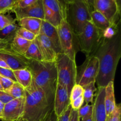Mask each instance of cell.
Returning <instances> with one entry per match:
<instances>
[{
  "label": "cell",
  "instance_id": "18",
  "mask_svg": "<svg viewBox=\"0 0 121 121\" xmlns=\"http://www.w3.org/2000/svg\"><path fill=\"white\" fill-rule=\"evenodd\" d=\"M42 20L36 18H24L17 21L20 27L38 35L40 34Z\"/></svg>",
  "mask_w": 121,
  "mask_h": 121
},
{
  "label": "cell",
  "instance_id": "50",
  "mask_svg": "<svg viewBox=\"0 0 121 121\" xmlns=\"http://www.w3.org/2000/svg\"></svg>",
  "mask_w": 121,
  "mask_h": 121
},
{
  "label": "cell",
  "instance_id": "15",
  "mask_svg": "<svg viewBox=\"0 0 121 121\" xmlns=\"http://www.w3.org/2000/svg\"><path fill=\"white\" fill-rule=\"evenodd\" d=\"M104 87H98L95 99L93 104V121H106V112L105 109L104 98H105Z\"/></svg>",
  "mask_w": 121,
  "mask_h": 121
},
{
  "label": "cell",
  "instance_id": "11",
  "mask_svg": "<svg viewBox=\"0 0 121 121\" xmlns=\"http://www.w3.org/2000/svg\"><path fill=\"white\" fill-rule=\"evenodd\" d=\"M70 105V93L66 87L57 84L53 102V110L57 117L61 115Z\"/></svg>",
  "mask_w": 121,
  "mask_h": 121
},
{
  "label": "cell",
  "instance_id": "31",
  "mask_svg": "<svg viewBox=\"0 0 121 121\" xmlns=\"http://www.w3.org/2000/svg\"><path fill=\"white\" fill-rule=\"evenodd\" d=\"M16 21V20L13 19V18L9 15H5L4 14H0V30Z\"/></svg>",
  "mask_w": 121,
  "mask_h": 121
},
{
  "label": "cell",
  "instance_id": "8",
  "mask_svg": "<svg viewBox=\"0 0 121 121\" xmlns=\"http://www.w3.org/2000/svg\"><path fill=\"white\" fill-rule=\"evenodd\" d=\"M57 30L61 53L73 61H76V52L74 44V34L65 19L61 20Z\"/></svg>",
  "mask_w": 121,
  "mask_h": 121
},
{
  "label": "cell",
  "instance_id": "16",
  "mask_svg": "<svg viewBox=\"0 0 121 121\" xmlns=\"http://www.w3.org/2000/svg\"><path fill=\"white\" fill-rule=\"evenodd\" d=\"M40 34H43L49 39L50 41L52 43L54 46L56 52L57 54L61 53L60 43H59V35H58L56 27H54L48 22L43 20Z\"/></svg>",
  "mask_w": 121,
  "mask_h": 121
},
{
  "label": "cell",
  "instance_id": "6",
  "mask_svg": "<svg viewBox=\"0 0 121 121\" xmlns=\"http://www.w3.org/2000/svg\"><path fill=\"white\" fill-rule=\"evenodd\" d=\"M76 37L79 48L86 56L93 55L103 38L102 32L96 28L92 21H89L82 32Z\"/></svg>",
  "mask_w": 121,
  "mask_h": 121
},
{
  "label": "cell",
  "instance_id": "13",
  "mask_svg": "<svg viewBox=\"0 0 121 121\" xmlns=\"http://www.w3.org/2000/svg\"><path fill=\"white\" fill-rule=\"evenodd\" d=\"M34 41L40 51L43 61H55L57 53L56 52L52 43L47 37L43 34H40L36 37Z\"/></svg>",
  "mask_w": 121,
  "mask_h": 121
},
{
  "label": "cell",
  "instance_id": "33",
  "mask_svg": "<svg viewBox=\"0 0 121 121\" xmlns=\"http://www.w3.org/2000/svg\"><path fill=\"white\" fill-rule=\"evenodd\" d=\"M14 82H15L13 81L10 79L0 76V85L2 87L4 91H5L6 90L9 89L13 85Z\"/></svg>",
  "mask_w": 121,
  "mask_h": 121
},
{
  "label": "cell",
  "instance_id": "27",
  "mask_svg": "<svg viewBox=\"0 0 121 121\" xmlns=\"http://www.w3.org/2000/svg\"><path fill=\"white\" fill-rule=\"evenodd\" d=\"M5 92L9 94L12 98H13V99L22 98L25 95L24 88L17 82H14L13 85Z\"/></svg>",
  "mask_w": 121,
  "mask_h": 121
},
{
  "label": "cell",
  "instance_id": "40",
  "mask_svg": "<svg viewBox=\"0 0 121 121\" xmlns=\"http://www.w3.org/2000/svg\"><path fill=\"white\" fill-rule=\"evenodd\" d=\"M70 121H80L78 110H74L72 109L70 117Z\"/></svg>",
  "mask_w": 121,
  "mask_h": 121
},
{
  "label": "cell",
  "instance_id": "4",
  "mask_svg": "<svg viewBox=\"0 0 121 121\" xmlns=\"http://www.w3.org/2000/svg\"><path fill=\"white\" fill-rule=\"evenodd\" d=\"M91 13L83 0H74L67 4L65 20L74 35L80 34L86 24L92 21Z\"/></svg>",
  "mask_w": 121,
  "mask_h": 121
},
{
  "label": "cell",
  "instance_id": "41",
  "mask_svg": "<svg viewBox=\"0 0 121 121\" xmlns=\"http://www.w3.org/2000/svg\"><path fill=\"white\" fill-rule=\"evenodd\" d=\"M10 43L9 41L4 40L3 41L0 43V51L2 50H5L6 48H8L10 47Z\"/></svg>",
  "mask_w": 121,
  "mask_h": 121
},
{
  "label": "cell",
  "instance_id": "28",
  "mask_svg": "<svg viewBox=\"0 0 121 121\" xmlns=\"http://www.w3.org/2000/svg\"><path fill=\"white\" fill-rule=\"evenodd\" d=\"M18 0H0V14H4L11 11Z\"/></svg>",
  "mask_w": 121,
  "mask_h": 121
},
{
  "label": "cell",
  "instance_id": "30",
  "mask_svg": "<svg viewBox=\"0 0 121 121\" xmlns=\"http://www.w3.org/2000/svg\"><path fill=\"white\" fill-rule=\"evenodd\" d=\"M83 95V87L80 85L76 83L72 87L70 93V102Z\"/></svg>",
  "mask_w": 121,
  "mask_h": 121
},
{
  "label": "cell",
  "instance_id": "1",
  "mask_svg": "<svg viewBox=\"0 0 121 121\" xmlns=\"http://www.w3.org/2000/svg\"><path fill=\"white\" fill-rule=\"evenodd\" d=\"M93 56L99 61L96 84L98 87H105L109 83L114 81L117 66L121 56L120 29L112 37H103Z\"/></svg>",
  "mask_w": 121,
  "mask_h": 121
},
{
  "label": "cell",
  "instance_id": "49",
  "mask_svg": "<svg viewBox=\"0 0 121 121\" xmlns=\"http://www.w3.org/2000/svg\"><path fill=\"white\" fill-rule=\"evenodd\" d=\"M3 40H2V39H0V43H1V41H3Z\"/></svg>",
  "mask_w": 121,
  "mask_h": 121
},
{
  "label": "cell",
  "instance_id": "3",
  "mask_svg": "<svg viewBox=\"0 0 121 121\" xmlns=\"http://www.w3.org/2000/svg\"><path fill=\"white\" fill-rule=\"evenodd\" d=\"M25 90L24 112L22 121H42L53 109L44 93L33 82Z\"/></svg>",
  "mask_w": 121,
  "mask_h": 121
},
{
  "label": "cell",
  "instance_id": "17",
  "mask_svg": "<svg viewBox=\"0 0 121 121\" xmlns=\"http://www.w3.org/2000/svg\"><path fill=\"white\" fill-rule=\"evenodd\" d=\"M105 109H106V116L111 115L116 106L115 98L114 92V83L113 82H111L105 87Z\"/></svg>",
  "mask_w": 121,
  "mask_h": 121
},
{
  "label": "cell",
  "instance_id": "9",
  "mask_svg": "<svg viewBox=\"0 0 121 121\" xmlns=\"http://www.w3.org/2000/svg\"><path fill=\"white\" fill-rule=\"evenodd\" d=\"M94 10L102 13L112 24H120L121 9L115 0H94Z\"/></svg>",
  "mask_w": 121,
  "mask_h": 121
},
{
  "label": "cell",
  "instance_id": "12",
  "mask_svg": "<svg viewBox=\"0 0 121 121\" xmlns=\"http://www.w3.org/2000/svg\"><path fill=\"white\" fill-rule=\"evenodd\" d=\"M11 11L15 14L17 21L24 18H36L41 20L44 18L42 0H37L34 4L26 8H14Z\"/></svg>",
  "mask_w": 121,
  "mask_h": 121
},
{
  "label": "cell",
  "instance_id": "21",
  "mask_svg": "<svg viewBox=\"0 0 121 121\" xmlns=\"http://www.w3.org/2000/svg\"><path fill=\"white\" fill-rule=\"evenodd\" d=\"M31 43V41L15 35L10 43V48L15 53L24 57Z\"/></svg>",
  "mask_w": 121,
  "mask_h": 121
},
{
  "label": "cell",
  "instance_id": "47",
  "mask_svg": "<svg viewBox=\"0 0 121 121\" xmlns=\"http://www.w3.org/2000/svg\"><path fill=\"white\" fill-rule=\"evenodd\" d=\"M74 1V0H66V2H67V4L70 3V2H72V1Z\"/></svg>",
  "mask_w": 121,
  "mask_h": 121
},
{
  "label": "cell",
  "instance_id": "7",
  "mask_svg": "<svg viewBox=\"0 0 121 121\" xmlns=\"http://www.w3.org/2000/svg\"><path fill=\"white\" fill-rule=\"evenodd\" d=\"M99 70V61L94 56H86L85 62L77 67L76 83L82 87L95 81Z\"/></svg>",
  "mask_w": 121,
  "mask_h": 121
},
{
  "label": "cell",
  "instance_id": "38",
  "mask_svg": "<svg viewBox=\"0 0 121 121\" xmlns=\"http://www.w3.org/2000/svg\"><path fill=\"white\" fill-rule=\"evenodd\" d=\"M13 99H14L13 98H12L7 92L4 91H0V101L2 102L3 104H7Z\"/></svg>",
  "mask_w": 121,
  "mask_h": 121
},
{
  "label": "cell",
  "instance_id": "20",
  "mask_svg": "<svg viewBox=\"0 0 121 121\" xmlns=\"http://www.w3.org/2000/svg\"><path fill=\"white\" fill-rule=\"evenodd\" d=\"M91 15L93 24L102 33L112 25L111 22L98 11L93 10L91 12Z\"/></svg>",
  "mask_w": 121,
  "mask_h": 121
},
{
  "label": "cell",
  "instance_id": "5",
  "mask_svg": "<svg viewBox=\"0 0 121 121\" xmlns=\"http://www.w3.org/2000/svg\"><path fill=\"white\" fill-rule=\"evenodd\" d=\"M57 84L66 87L69 93L76 83L77 66L76 61L63 54L58 53L55 60Z\"/></svg>",
  "mask_w": 121,
  "mask_h": 121
},
{
  "label": "cell",
  "instance_id": "48",
  "mask_svg": "<svg viewBox=\"0 0 121 121\" xmlns=\"http://www.w3.org/2000/svg\"><path fill=\"white\" fill-rule=\"evenodd\" d=\"M0 91H3V89H2V87H1V86L0 85Z\"/></svg>",
  "mask_w": 121,
  "mask_h": 121
},
{
  "label": "cell",
  "instance_id": "43",
  "mask_svg": "<svg viewBox=\"0 0 121 121\" xmlns=\"http://www.w3.org/2000/svg\"><path fill=\"white\" fill-rule=\"evenodd\" d=\"M80 121H93V109L89 112L88 115Z\"/></svg>",
  "mask_w": 121,
  "mask_h": 121
},
{
  "label": "cell",
  "instance_id": "46",
  "mask_svg": "<svg viewBox=\"0 0 121 121\" xmlns=\"http://www.w3.org/2000/svg\"><path fill=\"white\" fill-rule=\"evenodd\" d=\"M112 115V114H111ZM106 121H112V118H111V115L109 116V117H106Z\"/></svg>",
  "mask_w": 121,
  "mask_h": 121
},
{
  "label": "cell",
  "instance_id": "44",
  "mask_svg": "<svg viewBox=\"0 0 121 121\" xmlns=\"http://www.w3.org/2000/svg\"><path fill=\"white\" fill-rule=\"evenodd\" d=\"M0 67H4V68L6 69H10L9 66L7 65V63H6L2 59H1V58H0Z\"/></svg>",
  "mask_w": 121,
  "mask_h": 121
},
{
  "label": "cell",
  "instance_id": "42",
  "mask_svg": "<svg viewBox=\"0 0 121 121\" xmlns=\"http://www.w3.org/2000/svg\"><path fill=\"white\" fill-rule=\"evenodd\" d=\"M86 4L87 5L90 12H92L94 10V0H83Z\"/></svg>",
  "mask_w": 121,
  "mask_h": 121
},
{
  "label": "cell",
  "instance_id": "24",
  "mask_svg": "<svg viewBox=\"0 0 121 121\" xmlns=\"http://www.w3.org/2000/svg\"><path fill=\"white\" fill-rule=\"evenodd\" d=\"M43 8L44 15V20L48 22L54 27L57 28L58 26L60 25L61 21L63 20L62 18L57 14L46 7V6L43 5Z\"/></svg>",
  "mask_w": 121,
  "mask_h": 121
},
{
  "label": "cell",
  "instance_id": "35",
  "mask_svg": "<svg viewBox=\"0 0 121 121\" xmlns=\"http://www.w3.org/2000/svg\"><path fill=\"white\" fill-rule=\"evenodd\" d=\"M84 102H85V100H84L83 96L82 95L71 102V107L74 110H79L83 106Z\"/></svg>",
  "mask_w": 121,
  "mask_h": 121
},
{
  "label": "cell",
  "instance_id": "14",
  "mask_svg": "<svg viewBox=\"0 0 121 121\" xmlns=\"http://www.w3.org/2000/svg\"><path fill=\"white\" fill-rule=\"evenodd\" d=\"M0 58L7 63L12 70L28 68V60L15 53L10 47L0 51Z\"/></svg>",
  "mask_w": 121,
  "mask_h": 121
},
{
  "label": "cell",
  "instance_id": "34",
  "mask_svg": "<svg viewBox=\"0 0 121 121\" xmlns=\"http://www.w3.org/2000/svg\"><path fill=\"white\" fill-rule=\"evenodd\" d=\"M0 76L10 79L11 80L14 82H16V79L14 76L13 70L11 69H6L0 67Z\"/></svg>",
  "mask_w": 121,
  "mask_h": 121
},
{
  "label": "cell",
  "instance_id": "19",
  "mask_svg": "<svg viewBox=\"0 0 121 121\" xmlns=\"http://www.w3.org/2000/svg\"><path fill=\"white\" fill-rule=\"evenodd\" d=\"M16 82L24 89L29 87L33 82L30 70L28 68L13 70Z\"/></svg>",
  "mask_w": 121,
  "mask_h": 121
},
{
  "label": "cell",
  "instance_id": "29",
  "mask_svg": "<svg viewBox=\"0 0 121 121\" xmlns=\"http://www.w3.org/2000/svg\"><path fill=\"white\" fill-rule=\"evenodd\" d=\"M15 35L30 41H34L35 38H36V37L37 36V35L33 34L31 32L27 30L24 29L23 28H21L20 27H19L17 30Z\"/></svg>",
  "mask_w": 121,
  "mask_h": 121
},
{
  "label": "cell",
  "instance_id": "45",
  "mask_svg": "<svg viewBox=\"0 0 121 121\" xmlns=\"http://www.w3.org/2000/svg\"><path fill=\"white\" fill-rule=\"evenodd\" d=\"M59 2H60V4L65 9V10H66V7H67V2H66V0H57Z\"/></svg>",
  "mask_w": 121,
  "mask_h": 121
},
{
  "label": "cell",
  "instance_id": "39",
  "mask_svg": "<svg viewBox=\"0 0 121 121\" xmlns=\"http://www.w3.org/2000/svg\"><path fill=\"white\" fill-rule=\"evenodd\" d=\"M57 117L56 115L54 110H52L51 112H49L48 115L46 116L42 121H57Z\"/></svg>",
  "mask_w": 121,
  "mask_h": 121
},
{
  "label": "cell",
  "instance_id": "32",
  "mask_svg": "<svg viewBox=\"0 0 121 121\" xmlns=\"http://www.w3.org/2000/svg\"><path fill=\"white\" fill-rule=\"evenodd\" d=\"M92 109H93V105L86 104L85 105L82 106L79 110H78V115L80 121L86 117Z\"/></svg>",
  "mask_w": 121,
  "mask_h": 121
},
{
  "label": "cell",
  "instance_id": "10",
  "mask_svg": "<svg viewBox=\"0 0 121 121\" xmlns=\"http://www.w3.org/2000/svg\"><path fill=\"white\" fill-rule=\"evenodd\" d=\"M25 96L14 99L5 104L2 121H22L24 112Z\"/></svg>",
  "mask_w": 121,
  "mask_h": 121
},
{
  "label": "cell",
  "instance_id": "25",
  "mask_svg": "<svg viewBox=\"0 0 121 121\" xmlns=\"http://www.w3.org/2000/svg\"><path fill=\"white\" fill-rule=\"evenodd\" d=\"M18 27L15 22L8 25L0 30V39L11 42L13 38L15 36V33Z\"/></svg>",
  "mask_w": 121,
  "mask_h": 121
},
{
  "label": "cell",
  "instance_id": "36",
  "mask_svg": "<svg viewBox=\"0 0 121 121\" xmlns=\"http://www.w3.org/2000/svg\"><path fill=\"white\" fill-rule=\"evenodd\" d=\"M37 0H18L14 8H26V7H29V6L34 4L37 2Z\"/></svg>",
  "mask_w": 121,
  "mask_h": 121
},
{
  "label": "cell",
  "instance_id": "22",
  "mask_svg": "<svg viewBox=\"0 0 121 121\" xmlns=\"http://www.w3.org/2000/svg\"><path fill=\"white\" fill-rule=\"evenodd\" d=\"M43 5L60 15L63 19L66 18V10L57 0H42Z\"/></svg>",
  "mask_w": 121,
  "mask_h": 121
},
{
  "label": "cell",
  "instance_id": "23",
  "mask_svg": "<svg viewBox=\"0 0 121 121\" xmlns=\"http://www.w3.org/2000/svg\"><path fill=\"white\" fill-rule=\"evenodd\" d=\"M96 82L93 81L89 83L83 87V98L85 103L87 104H91L93 105L94 102V97L95 92H96L97 88L96 87Z\"/></svg>",
  "mask_w": 121,
  "mask_h": 121
},
{
  "label": "cell",
  "instance_id": "26",
  "mask_svg": "<svg viewBox=\"0 0 121 121\" xmlns=\"http://www.w3.org/2000/svg\"><path fill=\"white\" fill-rule=\"evenodd\" d=\"M24 57L27 60L42 61L41 54L34 40L31 41Z\"/></svg>",
  "mask_w": 121,
  "mask_h": 121
},
{
  "label": "cell",
  "instance_id": "37",
  "mask_svg": "<svg viewBox=\"0 0 121 121\" xmlns=\"http://www.w3.org/2000/svg\"><path fill=\"white\" fill-rule=\"evenodd\" d=\"M72 108L71 107V105H70L67 109L61 115L57 117V121H70V117L71 111Z\"/></svg>",
  "mask_w": 121,
  "mask_h": 121
},
{
  "label": "cell",
  "instance_id": "2",
  "mask_svg": "<svg viewBox=\"0 0 121 121\" xmlns=\"http://www.w3.org/2000/svg\"><path fill=\"white\" fill-rule=\"evenodd\" d=\"M28 69L31 73L33 82L42 90L48 104L53 105L57 84L55 62L28 60Z\"/></svg>",
  "mask_w": 121,
  "mask_h": 121
}]
</instances>
